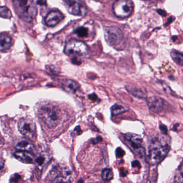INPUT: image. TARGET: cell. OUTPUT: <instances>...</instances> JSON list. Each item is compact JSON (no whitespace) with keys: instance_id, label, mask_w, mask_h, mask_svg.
Here are the masks:
<instances>
[{"instance_id":"cell-1","label":"cell","mask_w":183,"mask_h":183,"mask_svg":"<svg viewBox=\"0 0 183 183\" xmlns=\"http://www.w3.org/2000/svg\"><path fill=\"white\" fill-rule=\"evenodd\" d=\"M170 146L164 137L157 136L151 140L149 145L146 159L151 165H157L161 162L168 155Z\"/></svg>"},{"instance_id":"cell-2","label":"cell","mask_w":183,"mask_h":183,"mask_svg":"<svg viewBox=\"0 0 183 183\" xmlns=\"http://www.w3.org/2000/svg\"><path fill=\"white\" fill-rule=\"evenodd\" d=\"M38 116L50 128L56 127L61 121L62 113L58 106L51 103L44 104L38 109Z\"/></svg>"},{"instance_id":"cell-3","label":"cell","mask_w":183,"mask_h":183,"mask_svg":"<svg viewBox=\"0 0 183 183\" xmlns=\"http://www.w3.org/2000/svg\"><path fill=\"white\" fill-rule=\"evenodd\" d=\"M15 12L22 20L27 23L32 21L37 14V9L33 1H14Z\"/></svg>"},{"instance_id":"cell-4","label":"cell","mask_w":183,"mask_h":183,"mask_svg":"<svg viewBox=\"0 0 183 183\" xmlns=\"http://www.w3.org/2000/svg\"><path fill=\"white\" fill-rule=\"evenodd\" d=\"M48 178L55 183H70L73 178V172L67 166L55 165L50 169Z\"/></svg>"},{"instance_id":"cell-5","label":"cell","mask_w":183,"mask_h":183,"mask_svg":"<svg viewBox=\"0 0 183 183\" xmlns=\"http://www.w3.org/2000/svg\"><path fill=\"white\" fill-rule=\"evenodd\" d=\"M64 51L68 55L84 56L88 54L89 48L82 41L71 39L66 43Z\"/></svg>"},{"instance_id":"cell-6","label":"cell","mask_w":183,"mask_h":183,"mask_svg":"<svg viewBox=\"0 0 183 183\" xmlns=\"http://www.w3.org/2000/svg\"><path fill=\"white\" fill-rule=\"evenodd\" d=\"M112 9L114 14L117 17H128L133 12L134 4L130 0H118L113 4Z\"/></svg>"},{"instance_id":"cell-7","label":"cell","mask_w":183,"mask_h":183,"mask_svg":"<svg viewBox=\"0 0 183 183\" xmlns=\"http://www.w3.org/2000/svg\"><path fill=\"white\" fill-rule=\"evenodd\" d=\"M124 139L137 156L141 158L145 156V148L140 136L134 133H127L125 134Z\"/></svg>"},{"instance_id":"cell-8","label":"cell","mask_w":183,"mask_h":183,"mask_svg":"<svg viewBox=\"0 0 183 183\" xmlns=\"http://www.w3.org/2000/svg\"><path fill=\"white\" fill-rule=\"evenodd\" d=\"M104 33L106 43L111 46L118 45L124 38L121 30L115 26L104 27Z\"/></svg>"},{"instance_id":"cell-9","label":"cell","mask_w":183,"mask_h":183,"mask_svg":"<svg viewBox=\"0 0 183 183\" xmlns=\"http://www.w3.org/2000/svg\"><path fill=\"white\" fill-rule=\"evenodd\" d=\"M18 128L20 133L28 139H32L35 135V122L30 117L21 118L18 122Z\"/></svg>"},{"instance_id":"cell-10","label":"cell","mask_w":183,"mask_h":183,"mask_svg":"<svg viewBox=\"0 0 183 183\" xmlns=\"http://www.w3.org/2000/svg\"><path fill=\"white\" fill-rule=\"evenodd\" d=\"M65 6L68 12L72 15L84 16L86 14L85 4L80 1H65Z\"/></svg>"},{"instance_id":"cell-11","label":"cell","mask_w":183,"mask_h":183,"mask_svg":"<svg viewBox=\"0 0 183 183\" xmlns=\"http://www.w3.org/2000/svg\"><path fill=\"white\" fill-rule=\"evenodd\" d=\"M64 18V16L58 10H53L48 12L45 18V23L48 27H54Z\"/></svg>"},{"instance_id":"cell-12","label":"cell","mask_w":183,"mask_h":183,"mask_svg":"<svg viewBox=\"0 0 183 183\" xmlns=\"http://www.w3.org/2000/svg\"><path fill=\"white\" fill-rule=\"evenodd\" d=\"M147 104L149 110L155 112L159 113L163 107V100L157 96H151L147 99Z\"/></svg>"},{"instance_id":"cell-13","label":"cell","mask_w":183,"mask_h":183,"mask_svg":"<svg viewBox=\"0 0 183 183\" xmlns=\"http://www.w3.org/2000/svg\"><path fill=\"white\" fill-rule=\"evenodd\" d=\"M16 159L24 163L31 164L35 162V157L32 153L26 151H17L14 153Z\"/></svg>"},{"instance_id":"cell-14","label":"cell","mask_w":183,"mask_h":183,"mask_svg":"<svg viewBox=\"0 0 183 183\" xmlns=\"http://www.w3.org/2000/svg\"><path fill=\"white\" fill-rule=\"evenodd\" d=\"M126 89L129 93L138 98L145 99L147 98V92L143 87L140 86H128L126 87Z\"/></svg>"},{"instance_id":"cell-15","label":"cell","mask_w":183,"mask_h":183,"mask_svg":"<svg viewBox=\"0 0 183 183\" xmlns=\"http://www.w3.org/2000/svg\"><path fill=\"white\" fill-rule=\"evenodd\" d=\"M12 39L9 35L2 34L0 37V49L1 52L8 50L11 47Z\"/></svg>"},{"instance_id":"cell-16","label":"cell","mask_w":183,"mask_h":183,"mask_svg":"<svg viewBox=\"0 0 183 183\" xmlns=\"http://www.w3.org/2000/svg\"><path fill=\"white\" fill-rule=\"evenodd\" d=\"M16 148L17 151H26L29 152L34 150V146L29 140H22L16 143Z\"/></svg>"},{"instance_id":"cell-17","label":"cell","mask_w":183,"mask_h":183,"mask_svg":"<svg viewBox=\"0 0 183 183\" xmlns=\"http://www.w3.org/2000/svg\"><path fill=\"white\" fill-rule=\"evenodd\" d=\"M62 87L67 92L75 93L79 88V85L73 80H66L62 82Z\"/></svg>"},{"instance_id":"cell-18","label":"cell","mask_w":183,"mask_h":183,"mask_svg":"<svg viewBox=\"0 0 183 183\" xmlns=\"http://www.w3.org/2000/svg\"><path fill=\"white\" fill-rule=\"evenodd\" d=\"M49 160V157L47 153H42L37 158L35 159L34 163L40 170L43 169Z\"/></svg>"},{"instance_id":"cell-19","label":"cell","mask_w":183,"mask_h":183,"mask_svg":"<svg viewBox=\"0 0 183 183\" xmlns=\"http://www.w3.org/2000/svg\"><path fill=\"white\" fill-rule=\"evenodd\" d=\"M171 58L178 65L183 66V54L176 50H172L170 53Z\"/></svg>"},{"instance_id":"cell-20","label":"cell","mask_w":183,"mask_h":183,"mask_svg":"<svg viewBox=\"0 0 183 183\" xmlns=\"http://www.w3.org/2000/svg\"><path fill=\"white\" fill-rule=\"evenodd\" d=\"M128 110V109L118 104H115L113 106H112L111 111L112 115H116L121 114L122 113L126 112Z\"/></svg>"},{"instance_id":"cell-21","label":"cell","mask_w":183,"mask_h":183,"mask_svg":"<svg viewBox=\"0 0 183 183\" xmlns=\"http://www.w3.org/2000/svg\"><path fill=\"white\" fill-rule=\"evenodd\" d=\"M101 176L102 179L105 181L111 180L113 177V171L111 169H104L102 171Z\"/></svg>"},{"instance_id":"cell-22","label":"cell","mask_w":183,"mask_h":183,"mask_svg":"<svg viewBox=\"0 0 183 183\" xmlns=\"http://www.w3.org/2000/svg\"><path fill=\"white\" fill-rule=\"evenodd\" d=\"M174 183H183V163L178 169L174 177Z\"/></svg>"},{"instance_id":"cell-23","label":"cell","mask_w":183,"mask_h":183,"mask_svg":"<svg viewBox=\"0 0 183 183\" xmlns=\"http://www.w3.org/2000/svg\"><path fill=\"white\" fill-rule=\"evenodd\" d=\"M75 33L80 38H84L88 35V29L85 27H79L75 30Z\"/></svg>"},{"instance_id":"cell-24","label":"cell","mask_w":183,"mask_h":183,"mask_svg":"<svg viewBox=\"0 0 183 183\" xmlns=\"http://www.w3.org/2000/svg\"><path fill=\"white\" fill-rule=\"evenodd\" d=\"M1 17L4 18H10L12 17V12L7 7L2 6L0 8Z\"/></svg>"},{"instance_id":"cell-25","label":"cell","mask_w":183,"mask_h":183,"mask_svg":"<svg viewBox=\"0 0 183 183\" xmlns=\"http://www.w3.org/2000/svg\"><path fill=\"white\" fill-rule=\"evenodd\" d=\"M116 156L118 157V158H120V157H122L124 156V155H125V151H124L123 149H122L121 148H118L116 150Z\"/></svg>"},{"instance_id":"cell-26","label":"cell","mask_w":183,"mask_h":183,"mask_svg":"<svg viewBox=\"0 0 183 183\" xmlns=\"http://www.w3.org/2000/svg\"><path fill=\"white\" fill-rule=\"evenodd\" d=\"M159 130H161L162 133L163 134L166 135L168 134V128H167V127L164 125H163V124L160 125H159Z\"/></svg>"},{"instance_id":"cell-27","label":"cell","mask_w":183,"mask_h":183,"mask_svg":"<svg viewBox=\"0 0 183 183\" xmlns=\"http://www.w3.org/2000/svg\"><path fill=\"white\" fill-rule=\"evenodd\" d=\"M132 166L133 168H141V164L138 161H134L132 162Z\"/></svg>"},{"instance_id":"cell-28","label":"cell","mask_w":183,"mask_h":183,"mask_svg":"<svg viewBox=\"0 0 183 183\" xmlns=\"http://www.w3.org/2000/svg\"><path fill=\"white\" fill-rule=\"evenodd\" d=\"M157 12L159 14V15H161L163 17H165L166 16V12L162 9H157L156 10Z\"/></svg>"},{"instance_id":"cell-29","label":"cell","mask_w":183,"mask_h":183,"mask_svg":"<svg viewBox=\"0 0 183 183\" xmlns=\"http://www.w3.org/2000/svg\"><path fill=\"white\" fill-rule=\"evenodd\" d=\"M174 20V18L173 17H171L169 18L168 19V21H167V23L165 24V25H169V24L171 23Z\"/></svg>"},{"instance_id":"cell-30","label":"cell","mask_w":183,"mask_h":183,"mask_svg":"<svg viewBox=\"0 0 183 183\" xmlns=\"http://www.w3.org/2000/svg\"><path fill=\"white\" fill-rule=\"evenodd\" d=\"M127 174V171L126 170H124L123 171H122V172H121V175L122 176V177H125V176H126V174Z\"/></svg>"},{"instance_id":"cell-31","label":"cell","mask_w":183,"mask_h":183,"mask_svg":"<svg viewBox=\"0 0 183 183\" xmlns=\"http://www.w3.org/2000/svg\"><path fill=\"white\" fill-rule=\"evenodd\" d=\"M179 125L178 124H176V125H175L174 126V128H173V130H177V126H178Z\"/></svg>"}]
</instances>
